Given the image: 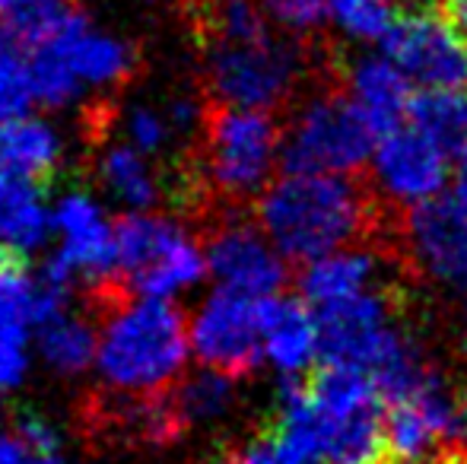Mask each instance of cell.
<instances>
[{"label":"cell","instance_id":"cell-16","mask_svg":"<svg viewBox=\"0 0 467 464\" xmlns=\"http://www.w3.org/2000/svg\"><path fill=\"white\" fill-rule=\"evenodd\" d=\"M375 273H379V254L366 245H347L308 261L302 267L299 293L312 309H321L372 290Z\"/></svg>","mask_w":467,"mask_h":464},{"label":"cell","instance_id":"cell-19","mask_svg":"<svg viewBox=\"0 0 467 464\" xmlns=\"http://www.w3.org/2000/svg\"><path fill=\"white\" fill-rule=\"evenodd\" d=\"M55 230V211L42 201V185L16 175L0 194V248L16 254H32L48 242Z\"/></svg>","mask_w":467,"mask_h":464},{"label":"cell","instance_id":"cell-30","mask_svg":"<svg viewBox=\"0 0 467 464\" xmlns=\"http://www.w3.org/2000/svg\"><path fill=\"white\" fill-rule=\"evenodd\" d=\"M13 433L23 439V446L29 449V455L36 464H67V459H64L61 433H57L48 420H42V417H36V414L16 417Z\"/></svg>","mask_w":467,"mask_h":464},{"label":"cell","instance_id":"cell-12","mask_svg":"<svg viewBox=\"0 0 467 464\" xmlns=\"http://www.w3.org/2000/svg\"><path fill=\"white\" fill-rule=\"evenodd\" d=\"M407 242L417 264L436 284L467 293V207L455 191L410 207Z\"/></svg>","mask_w":467,"mask_h":464},{"label":"cell","instance_id":"cell-4","mask_svg":"<svg viewBox=\"0 0 467 464\" xmlns=\"http://www.w3.org/2000/svg\"><path fill=\"white\" fill-rule=\"evenodd\" d=\"M327 464H394L388 449V401L369 372L321 363L308 382Z\"/></svg>","mask_w":467,"mask_h":464},{"label":"cell","instance_id":"cell-5","mask_svg":"<svg viewBox=\"0 0 467 464\" xmlns=\"http://www.w3.org/2000/svg\"><path fill=\"white\" fill-rule=\"evenodd\" d=\"M379 134L350 93L312 96L283 134V172L357 175L375 156Z\"/></svg>","mask_w":467,"mask_h":464},{"label":"cell","instance_id":"cell-8","mask_svg":"<svg viewBox=\"0 0 467 464\" xmlns=\"http://www.w3.org/2000/svg\"><path fill=\"white\" fill-rule=\"evenodd\" d=\"M381 51L420 89L467 93V32L451 16L417 10L400 16Z\"/></svg>","mask_w":467,"mask_h":464},{"label":"cell","instance_id":"cell-20","mask_svg":"<svg viewBox=\"0 0 467 464\" xmlns=\"http://www.w3.org/2000/svg\"><path fill=\"white\" fill-rule=\"evenodd\" d=\"M36 344L55 372L80 376L89 366H96L99 328L89 315H74L70 309H64L61 315L36 325Z\"/></svg>","mask_w":467,"mask_h":464},{"label":"cell","instance_id":"cell-2","mask_svg":"<svg viewBox=\"0 0 467 464\" xmlns=\"http://www.w3.org/2000/svg\"><path fill=\"white\" fill-rule=\"evenodd\" d=\"M254 217L283 258L308 264L363 239L372 204L350 175L283 172L261 191Z\"/></svg>","mask_w":467,"mask_h":464},{"label":"cell","instance_id":"cell-3","mask_svg":"<svg viewBox=\"0 0 467 464\" xmlns=\"http://www.w3.org/2000/svg\"><path fill=\"white\" fill-rule=\"evenodd\" d=\"M203 140L197 147V185L223 201L261 198L280 162L283 130L265 108L213 106L201 118Z\"/></svg>","mask_w":467,"mask_h":464},{"label":"cell","instance_id":"cell-27","mask_svg":"<svg viewBox=\"0 0 467 464\" xmlns=\"http://www.w3.org/2000/svg\"><path fill=\"white\" fill-rule=\"evenodd\" d=\"M207 42H254L271 36L261 0H210L207 4Z\"/></svg>","mask_w":467,"mask_h":464},{"label":"cell","instance_id":"cell-21","mask_svg":"<svg viewBox=\"0 0 467 464\" xmlns=\"http://www.w3.org/2000/svg\"><path fill=\"white\" fill-rule=\"evenodd\" d=\"M99 179L128 211H153L160 204V179L147 153L124 143H111L99 156Z\"/></svg>","mask_w":467,"mask_h":464},{"label":"cell","instance_id":"cell-7","mask_svg":"<svg viewBox=\"0 0 467 464\" xmlns=\"http://www.w3.org/2000/svg\"><path fill=\"white\" fill-rule=\"evenodd\" d=\"M191 353L201 366L233 378L252 376L265 356L258 299L248 293L216 286L191 318Z\"/></svg>","mask_w":467,"mask_h":464},{"label":"cell","instance_id":"cell-34","mask_svg":"<svg viewBox=\"0 0 467 464\" xmlns=\"http://www.w3.org/2000/svg\"><path fill=\"white\" fill-rule=\"evenodd\" d=\"M455 194H458V201L467 207V143L458 150V156H455Z\"/></svg>","mask_w":467,"mask_h":464},{"label":"cell","instance_id":"cell-11","mask_svg":"<svg viewBox=\"0 0 467 464\" xmlns=\"http://www.w3.org/2000/svg\"><path fill=\"white\" fill-rule=\"evenodd\" d=\"M207 271L216 286L248 293V296H274L286 284V258L277 252L258 223L229 217L216 223L203 239Z\"/></svg>","mask_w":467,"mask_h":464},{"label":"cell","instance_id":"cell-6","mask_svg":"<svg viewBox=\"0 0 467 464\" xmlns=\"http://www.w3.org/2000/svg\"><path fill=\"white\" fill-rule=\"evenodd\" d=\"M302 67V51L277 36L254 42H207L203 51V83L210 99L220 106L274 112L299 87Z\"/></svg>","mask_w":467,"mask_h":464},{"label":"cell","instance_id":"cell-23","mask_svg":"<svg viewBox=\"0 0 467 464\" xmlns=\"http://www.w3.org/2000/svg\"><path fill=\"white\" fill-rule=\"evenodd\" d=\"M385 429L394 464H432V459L442 452L436 429L430 427L426 414L413 401L388 404Z\"/></svg>","mask_w":467,"mask_h":464},{"label":"cell","instance_id":"cell-9","mask_svg":"<svg viewBox=\"0 0 467 464\" xmlns=\"http://www.w3.org/2000/svg\"><path fill=\"white\" fill-rule=\"evenodd\" d=\"M55 230L61 235V245L45 261L42 280L70 290L77 280L96 284L118 273L115 223L89 194L74 191L61 198L55 207Z\"/></svg>","mask_w":467,"mask_h":464},{"label":"cell","instance_id":"cell-31","mask_svg":"<svg viewBox=\"0 0 467 464\" xmlns=\"http://www.w3.org/2000/svg\"><path fill=\"white\" fill-rule=\"evenodd\" d=\"M64 0H0V23L10 26L19 42L32 36Z\"/></svg>","mask_w":467,"mask_h":464},{"label":"cell","instance_id":"cell-37","mask_svg":"<svg viewBox=\"0 0 467 464\" xmlns=\"http://www.w3.org/2000/svg\"><path fill=\"white\" fill-rule=\"evenodd\" d=\"M410 4H430V0H410Z\"/></svg>","mask_w":467,"mask_h":464},{"label":"cell","instance_id":"cell-25","mask_svg":"<svg viewBox=\"0 0 467 464\" xmlns=\"http://www.w3.org/2000/svg\"><path fill=\"white\" fill-rule=\"evenodd\" d=\"M233 376L210 369V366H201L194 376H182V382L175 385V401H179L188 427L226 414L233 404Z\"/></svg>","mask_w":467,"mask_h":464},{"label":"cell","instance_id":"cell-1","mask_svg":"<svg viewBox=\"0 0 467 464\" xmlns=\"http://www.w3.org/2000/svg\"><path fill=\"white\" fill-rule=\"evenodd\" d=\"M87 315L99 328L96 372L118 395H162L185 376L191 322L175 299H150L124 277L87 284Z\"/></svg>","mask_w":467,"mask_h":464},{"label":"cell","instance_id":"cell-36","mask_svg":"<svg viewBox=\"0 0 467 464\" xmlns=\"http://www.w3.org/2000/svg\"><path fill=\"white\" fill-rule=\"evenodd\" d=\"M213 464H239V461H235V455H226V459H216Z\"/></svg>","mask_w":467,"mask_h":464},{"label":"cell","instance_id":"cell-18","mask_svg":"<svg viewBox=\"0 0 467 464\" xmlns=\"http://www.w3.org/2000/svg\"><path fill=\"white\" fill-rule=\"evenodd\" d=\"M0 162L45 188V181L55 179L64 162L61 134L42 118H6L0 121Z\"/></svg>","mask_w":467,"mask_h":464},{"label":"cell","instance_id":"cell-33","mask_svg":"<svg viewBox=\"0 0 467 464\" xmlns=\"http://www.w3.org/2000/svg\"><path fill=\"white\" fill-rule=\"evenodd\" d=\"M0 464H36L16 433H0Z\"/></svg>","mask_w":467,"mask_h":464},{"label":"cell","instance_id":"cell-24","mask_svg":"<svg viewBox=\"0 0 467 464\" xmlns=\"http://www.w3.org/2000/svg\"><path fill=\"white\" fill-rule=\"evenodd\" d=\"M398 19V0H331L327 23L357 45H381Z\"/></svg>","mask_w":467,"mask_h":464},{"label":"cell","instance_id":"cell-28","mask_svg":"<svg viewBox=\"0 0 467 464\" xmlns=\"http://www.w3.org/2000/svg\"><path fill=\"white\" fill-rule=\"evenodd\" d=\"M267 19L289 36H308L331 16V0H261Z\"/></svg>","mask_w":467,"mask_h":464},{"label":"cell","instance_id":"cell-22","mask_svg":"<svg viewBox=\"0 0 467 464\" xmlns=\"http://www.w3.org/2000/svg\"><path fill=\"white\" fill-rule=\"evenodd\" d=\"M410 124H417L423 134H430L436 143H442L458 156V150L467 143V93L455 89H423L410 102Z\"/></svg>","mask_w":467,"mask_h":464},{"label":"cell","instance_id":"cell-38","mask_svg":"<svg viewBox=\"0 0 467 464\" xmlns=\"http://www.w3.org/2000/svg\"><path fill=\"white\" fill-rule=\"evenodd\" d=\"M153 4H160V0H153Z\"/></svg>","mask_w":467,"mask_h":464},{"label":"cell","instance_id":"cell-14","mask_svg":"<svg viewBox=\"0 0 467 464\" xmlns=\"http://www.w3.org/2000/svg\"><path fill=\"white\" fill-rule=\"evenodd\" d=\"M261 331H265V356L280 376H302L321 356L318 315L306 299L261 296L258 299Z\"/></svg>","mask_w":467,"mask_h":464},{"label":"cell","instance_id":"cell-13","mask_svg":"<svg viewBox=\"0 0 467 464\" xmlns=\"http://www.w3.org/2000/svg\"><path fill=\"white\" fill-rule=\"evenodd\" d=\"M32 293L36 277L26 271V254L0 248V391L16 388L29 369Z\"/></svg>","mask_w":467,"mask_h":464},{"label":"cell","instance_id":"cell-32","mask_svg":"<svg viewBox=\"0 0 467 464\" xmlns=\"http://www.w3.org/2000/svg\"><path fill=\"white\" fill-rule=\"evenodd\" d=\"M233 455H235V461H239V464H280L271 433L254 436V439H248L245 446H242L239 452H233Z\"/></svg>","mask_w":467,"mask_h":464},{"label":"cell","instance_id":"cell-17","mask_svg":"<svg viewBox=\"0 0 467 464\" xmlns=\"http://www.w3.org/2000/svg\"><path fill=\"white\" fill-rule=\"evenodd\" d=\"M188 235L185 226L172 217L153 211H128L115 220V252H118V277L130 280L137 273L160 264L175 245Z\"/></svg>","mask_w":467,"mask_h":464},{"label":"cell","instance_id":"cell-29","mask_svg":"<svg viewBox=\"0 0 467 464\" xmlns=\"http://www.w3.org/2000/svg\"><path fill=\"white\" fill-rule=\"evenodd\" d=\"M172 130L175 128L169 121V112H156L153 106H130L124 112V140L147 156L160 153Z\"/></svg>","mask_w":467,"mask_h":464},{"label":"cell","instance_id":"cell-10","mask_svg":"<svg viewBox=\"0 0 467 464\" xmlns=\"http://www.w3.org/2000/svg\"><path fill=\"white\" fill-rule=\"evenodd\" d=\"M449 162L455 160H451V153L442 143L423 134L417 124L404 121L400 128L379 137L372 156V172L381 194H388L394 204L417 207L445 194Z\"/></svg>","mask_w":467,"mask_h":464},{"label":"cell","instance_id":"cell-35","mask_svg":"<svg viewBox=\"0 0 467 464\" xmlns=\"http://www.w3.org/2000/svg\"><path fill=\"white\" fill-rule=\"evenodd\" d=\"M445 6H449V16L467 32V0H445Z\"/></svg>","mask_w":467,"mask_h":464},{"label":"cell","instance_id":"cell-26","mask_svg":"<svg viewBox=\"0 0 467 464\" xmlns=\"http://www.w3.org/2000/svg\"><path fill=\"white\" fill-rule=\"evenodd\" d=\"M36 106L29 83V51L10 26L0 23V121L29 115Z\"/></svg>","mask_w":467,"mask_h":464},{"label":"cell","instance_id":"cell-15","mask_svg":"<svg viewBox=\"0 0 467 464\" xmlns=\"http://www.w3.org/2000/svg\"><path fill=\"white\" fill-rule=\"evenodd\" d=\"M410 87L413 83L407 80V74L385 51L381 55H359L347 67V93L363 108L379 137L400 128L410 118Z\"/></svg>","mask_w":467,"mask_h":464}]
</instances>
